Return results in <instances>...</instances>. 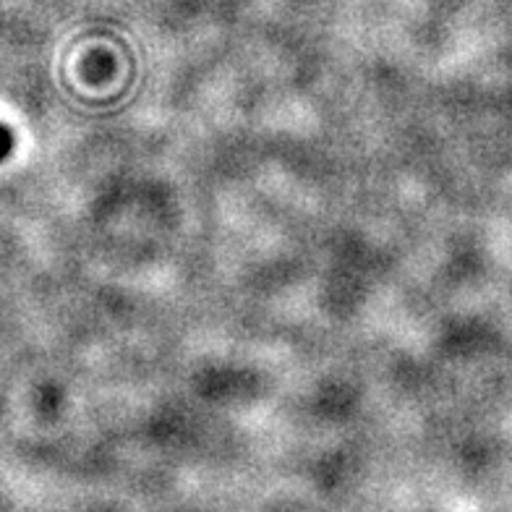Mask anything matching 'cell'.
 <instances>
[{
    "instance_id": "6da1fadb",
    "label": "cell",
    "mask_w": 512,
    "mask_h": 512,
    "mask_svg": "<svg viewBox=\"0 0 512 512\" xmlns=\"http://www.w3.org/2000/svg\"><path fill=\"white\" fill-rule=\"evenodd\" d=\"M8 149H11V136H8L6 128H0V157L6 155Z\"/></svg>"
}]
</instances>
